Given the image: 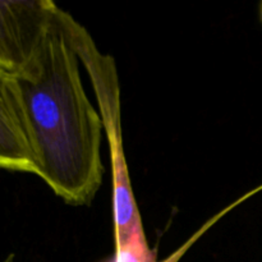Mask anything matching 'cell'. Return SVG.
Listing matches in <instances>:
<instances>
[{"instance_id":"6da1fadb","label":"cell","mask_w":262,"mask_h":262,"mask_svg":"<svg viewBox=\"0 0 262 262\" xmlns=\"http://www.w3.org/2000/svg\"><path fill=\"white\" fill-rule=\"evenodd\" d=\"M56 8L37 58L19 78L37 177L66 204L87 206L104 181L102 119L81 78V61Z\"/></svg>"},{"instance_id":"7a4b0ae2","label":"cell","mask_w":262,"mask_h":262,"mask_svg":"<svg viewBox=\"0 0 262 262\" xmlns=\"http://www.w3.org/2000/svg\"><path fill=\"white\" fill-rule=\"evenodd\" d=\"M63 23L86 69L95 97L99 104L104 132L110 150L113 169V219H114L115 248L148 246L142 217L137 207L124 155L122 132L120 87L117 67L113 56L97 49L89 31L77 22L68 12H63Z\"/></svg>"},{"instance_id":"3957f363","label":"cell","mask_w":262,"mask_h":262,"mask_svg":"<svg viewBox=\"0 0 262 262\" xmlns=\"http://www.w3.org/2000/svg\"><path fill=\"white\" fill-rule=\"evenodd\" d=\"M56 8L51 0H0V71L17 79L27 73Z\"/></svg>"},{"instance_id":"277c9868","label":"cell","mask_w":262,"mask_h":262,"mask_svg":"<svg viewBox=\"0 0 262 262\" xmlns=\"http://www.w3.org/2000/svg\"><path fill=\"white\" fill-rule=\"evenodd\" d=\"M0 169L37 176L35 147L19 81L0 71Z\"/></svg>"},{"instance_id":"5b68a950","label":"cell","mask_w":262,"mask_h":262,"mask_svg":"<svg viewBox=\"0 0 262 262\" xmlns=\"http://www.w3.org/2000/svg\"><path fill=\"white\" fill-rule=\"evenodd\" d=\"M241 201H242V200H241ZM241 201L235 202V204H232L230 206H228L227 209L223 210L220 214L215 215V217H212L209 223H206V224H205L204 227H202L201 229L196 233V234H193V237H192L191 239L187 241V242L184 243V245L182 246L179 250H177L173 255H170L168 258H165L164 261H159L158 257H156L155 251L151 250L150 246H147V247L117 248L114 252V255H113V257L109 258L106 262H178L179 258H181L182 256L184 255V252H186V251L191 247L192 243L196 242V241L199 239V237L202 234V233L206 232V230L209 229L212 224H215V223H216L217 220H219L220 217L225 214V212L229 211L232 207H234L235 205L239 204Z\"/></svg>"},{"instance_id":"8992f818","label":"cell","mask_w":262,"mask_h":262,"mask_svg":"<svg viewBox=\"0 0 262 262\" xmlns=\"http://www.w3.org/2000/svg\"><path fill=\"white\" fill-rule=\"evenodd\" d=\"M2 262H14V255H9L4 261H2Z\"/></svg>"},{"instance_id":"52a82bcc","label":"cell","mask_w":262,"mask_h":262,"mask_svg":"<svg viewBox=\"0 0 262 262\" xmlns=\"http://www.w3.org/2000/svg\"><path fill=\"white\" fill-rule=\"evenodd\" d=\"M260 17H261V20H262V4H261V7H260Z\"/></svg>"}]
</instances>
